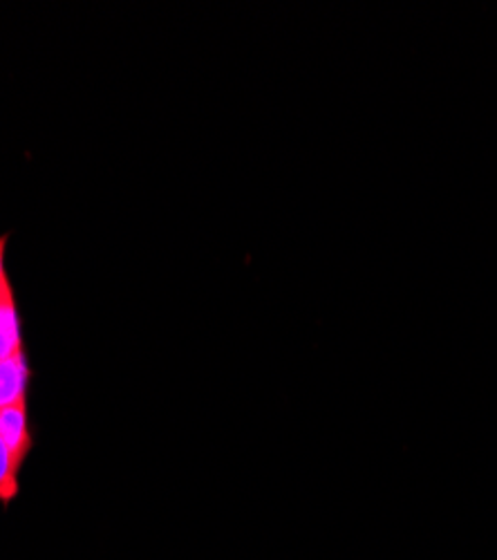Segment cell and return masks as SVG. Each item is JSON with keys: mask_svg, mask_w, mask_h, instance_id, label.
<instances>
[{"mask_svg": "<svg viewBox=\"0 0 497 560\" xmlns=\"http://www.w3.org/2000/svg\"><path fill=\"white\" fill-rule=\"evenodd\" d=\"M12 294V288H10V280H8V276L0 280V303H3L8 296Z\"/></svg>", "mask_w": 497, "mask_h": 560, "instance_id": "obj_6", "label": "cell"}, {"mask_svg": "<svg viewBox=\"0 0 497 560\" xmlns=\"http://www.w3.org/2000/svg\"><path fill=\"white\" fill-rule=\"evenodd\" d=\"M21 350V330H19V314L14 305V294H10L0 303V361H5Z\"/></svg>", "mask_w": 497, "mask_h": 560, "instance_id": "obj_3", "label": "cell"}, {"mask_svg": "<svg viewBox=\"0 0 497 560\" xmlns=\"http://www.w3.org/2000/svg\"><path fill=\"white\" fill-rule=\"evenodd\" d=\"M0 440L5 442L12 459L21 469L23 459L27 457L32 448V435L27 429V410H25V399L0 408Z\"/></svg>", "mask_w": 497, "mask_h": 560, "instance_id": "obj_1", "label": "cell"}, {"mask_svg": "<svg viewBox=\"0 0 497 560\" xmlns=\"http://www.w3.org/2000/svg\"><path fill=\"white\" fill-rule=\"evenodd\" d=\"M19 466L12 459L5 442L0 440V502L10 504L12 498L19 493Z\"/></svg>", "mask_w": 497, "mask_h": 560, "instance_id": "obj_4", "label": "cell"}, {"mask_svg": "<svg viewBox=\"0 0 497 560\" xmlns=\"http://www.w3.org/2000/svg\"><path fill=\"white\" fill-rule=\"evenodd\" d=\"M25 386H27V363L23 352L0 361V408L25 399Z\"/></svg>", "mask_w": 497, "mask_h": 560, "instance_id": "obj_2", "label": "cell"}, {"mask_svg": "<svg viewBox=\"0 0 497 560\" xmlns=\"http://www.w3.org/2000/svg\"><path fill=\"white\" fill-rule=\"evenodd\" d=\"M5 245H8V236H3L0 238V280L5 278V267H3V262H5Z\"/></svg>", "mask_w": 497, "mask_h": 560, "instance_id": "obj_5", "label": "cell"}]
</instances>
